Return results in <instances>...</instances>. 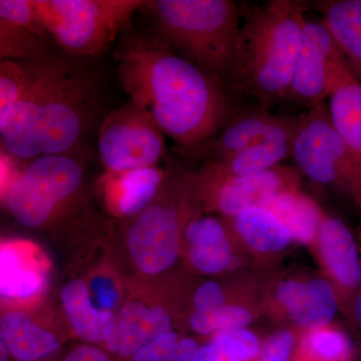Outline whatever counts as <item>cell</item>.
Masks as SVG:
<instances>
[{
    "instance_id": "obj_38",
    "label": "cell",
    "mask_w": 361,
    "mask_h": 361,
    "mask_svg": "<svg viewBox=\"0 0 361 361\" xmlns=\"http://www.w3.org/2000/svg\"><path fill=\"white\" fill-rule=\"evenodd\" d=\"M8 349H7L6 343L4 341H1V361H6L7 360V353H8Z\"/></svg>"
},
{
    "instance_id": "obj_23",
    "label": "cell",
    "mask_w": 361,
    "mask_h": 361,
    "mask_svg": "<svg viewBox=\"0 0 361 361\" xmlns=\"http://www.w3.org/2000/svg\"><path fill=\"white\" fill-rule=\"evenodd\" d=\"M1 341L18 361H37L59 348L54 334L32 322L25 313L11 311L0 319Z\"/></svg>"
},
{
    "instance_id": "obj_36",
    "label": "cell",
    "mask_w": 361,
    "mask_h": 361,
    "mask_svg": "<svg viewBox=\"0 0 361 361\" xmlns=\"http://www.w3.org/2000/svg\"><path fill=\"white\" fill-rule=\"evenodd\" d=\"M65 361H110L104 351L92 346L84 345L71 351Z\"/></svg>"
},
{
    "instance_id": "obj_22",
    "label": "cell",
    "mask_w": 361,
    "mask_h": 361,
    "mask_svg": "<svg viewBox=\"0 0 361 361\" xmlns=\"http://www.w3.org/2000/svg\"><path fill=\"white\" fill-rule=\"evenodd\" d=\"M327 101L334 127L345 145L361 179V82L353 75L342 78Z\"/></svg>"
},
{
    "instance_id": "obj_5",
    "label": "cell",
    "mask_w": 361,
    "mask_h": 361,
    "mask_svg": "<svg viewBox=\"0 0 361 361\" xmlns=\"http://www.w3.org/2000/svg\"><path fill=\"white\" fill-rule=\"evenodd\" d=\"M49 35L71 56L97 58L130 32L142 0H35Z\"/></svg>"
},
{
    "instance_id": "obj_20",
    "label": "cell",
    "mask_w": 361,
    "mask_h": 361,
    "mask_svg": "<svg viewBox=\"0 0 361 361\" xmlns=\"http://www.w3.org/2000/svg\"><path fill=\"white\" fill-rule=\"evenodd\" d=\"M190 262L206 274H215L231 263V248L224 226L214 217H199L185 231Z\"/></svg>"
},
{
    "instance_id": "obj_2",
    "label": "cell",
    "mask_w": 361,
    "mask_h": 361,
    "mask_svg": "<svg viewBox=\"0 0 361 361\" xmlns=\"http://www.w3.org/2000/svg\"><path fill=\"white\" fill-rule=\"evenodd\" d=\"M96 85L85 68L47 56L2 125L16 141L35 142L39 157L73 155L94 115Z\"/></svg>"
},
{
    "instance_id": "obj_12",
    "label": "cell",
    "mask_w": 361,
    "mask_h": 361,
    "mask_svg": "<svg viewBox=\"0 0 361 361\" xmlns=\"http://www.w3.org/2000/svg\"><path fill=\"white\" fill-rule=\"evenodd\" d=\"M299 116H280L277 122L255 144L224 160L211 161L202 176L239 177L265 172L291 157L292 139Z\"/></svg>"
},
{
    "instance_id": "obj_18",
    "label": "cell",
    "mask_w": 361,
    "mask_h": 361,
    "mask_svg": "<svg viewBox=\"0 0 361 361\" xmlns=\"http://www.w3.org/2000/svg\"><path fill=\"white\" fill-rule=\"evenodd\" d=\"M318 237L323 260L332 276L345 288H356L361 283V261L348 226L337 218H326Z\"/></svg>"
},
{
    "instance_id": "obj_21",
    "label": "cell",
    "mask_w": 361,
    "mask_h": 361,
    "mask_svg": "<svg viewBox=\"0 0 361 361\" xmlns=\"http://www.w3.org/2000/svg\"><path fill=\"white\" fill-rule=\"evenodd\" d=\"M61 304L68 324L80 338L89 342L106 341L116 317L111 311L99 310L90 302L87 285L73 280L61 291Z\"/></svg>"
},
{
    "instance_id": "obj_8",
    "label": "cell",
    "mask_w": 361,
    "mask_h": 361,
    "mask_svg": "<svg viewBox=\"0 0 361 361\" xmlns=\"http://www.w3.org/2000/svg\"><path fill=\"white\" fill-rule=\"evenodd\" d=\"M163 133L134 104L104 118L99 134V160L106 172L156 167L166 158Z\"/></svg>"
},
{
    "instance_id": "obj_26",
    "label": "cell",
    "mask_w": 361,
    "mask_h": 361,
    "mask_svg": "<svg viewBox=\"0 0 361 361\" xmlns=\"http://www.w3.org/2000/svg\"><path fill=\"white\" fill-rule=\"evenodd\" d=\"M44 37L25 25L0 18L1 59L25 61L44 56Z\"/></svg>"
},
{
    "instance_id": "obj_34",
    "label": "cell",
    "mask_w": 361,
    "mask_h": 361,
    "mask_svg": "<svg viewBox=\"0 0 361 361\" xmlns=\"http://www.w3.org/2000/svg\"><path fill=\"white\" fill-rule=\"evenodd\" d=\"M224 294L219 284L207 281L197 289L194 295L195 311H205L224 305Z\"/></svg>"
},
{
    "instance_id": "obj_24",
    "label": "cell",
    "mask_w": 361,
    "mask_h": 361,
    "mask_svg": "<svg viewBox=\"0 0 361 361\" xmlns=\"http://www.w3.org/2000/svg\"><path fill=\"white\" fill-rule=\"evenodd\" d=\"M232 218L239 236L254 250L280 251L293 240L286 226L267 207H254Z\"/></svg>"
},
{
    "instance_id": "obj_1",
    "label": "cell",
    "mask_w": 361,
    "mask_h": 361,
    "mask_svg": "<svg viewBox=\"0 0 361 361\" xmlns=\"http://www.w3.org/2000/svg\"><path fill=\"white\" fill-rule=\"evenodd\" d=\"M123 37L115 58L123 90L180 148L194 151L231 120L225 85L183 58L158 32Z\"/></svg>"
},
{
    "instance_id": "obj_27",
    "label": "cell",
    "mask_w": 361,
    "mask_h": 361,
    "mask_svg": "<svg viewBox=\"0 0 361 361\" xmlns=\"http://www.w3.org/2000/svg\"><path fill=\"white\" fill-rule=\"evenodd\" d=\"M253 320L250 311L237 305H221L212 310L195 311L190 319L192 329L202 336L228 330L246 329Z\"/></svg>"
},
{
    "instance_id": "obj_4",
    "label": "cell",
    "mask_w": 361,
    "mask_h": 361,
    "mask_svg": "<svg viewBox=\"0 0 361 361\" xmlns=\"http://www.w3.org/2000/svg\"><path fill=\"white\" fill-rule=\"evenodd\" d=\"M157 32L183 58L231 84L242 13L232 0H154Z\"/></svg>"
},
{
    "instance_id": "obj_16",
    "label": "cell",
    "mask_w": 361,
    "mask_h": 361,
    "mask_svg": "<svg viewBox=\"0 0 361 361\" xmlns=\"http://www.w3.org/2000/svg\"><path fill=\"white\" fill-rule=\"evenodd\" d=\"M279 116L273 115L264 106L237 114L215 137L192 151L193 157L211 161L229 158L264 137Z\"/></svg>"
},
{
    "instance_id": "obj_14",
    "label": "cell",
    "mask_w": 361,
    "mask_h": 361,
    "mask_svg": "<svg viewBox=\"0 0 361 361\" xmlns=\"http://www.w3.org/2000/svg\"><path fill=\"white\" fill-rule=\"evenodd\" d=\"M276 297L292 319L302 326L322 329L336 314V292L326 280L280 282Z\"/></svg>"
},
{
    "instance_id": "obj_35",
    "label": "cell",
    "mask_w": 361,
    "mask_h": 361,
    "mask_svg": "<svg viewBox=\"0 0 361 361\" xmlns=\"http://www.w3.org/2000/svg\"><path fill=\"white\" fill-rule=\"evenodd\" d=\"M200 351L201 348L194 339L183 338L178 343L170 361H199Z\"/></svg>"
},
{
    "instance_id": "obj_6",
    "label": "cell",
    "mask_w": 361,
    "mask_h": 361,
    "mask_svg": "<svg viewBox=\"0 0 361 361\" xmlns=\"http://www.w3.org/2000/svg\"><path fill=\"white\" fill-rule=\"evenodd\" d=\"M84 180L77 157L40 156L7 187V210L23 227H42L77 196Z\"/></svg>"
},
{
    "instance_id": "obj_19",
    "label": "cell",
    "mask_w": 361,
    "mask_h": 361,
    "mask_svg": "<svg viewBox=\"0 0 361 361\" xmlns=\"http://www.w3.org/2000/svg\"><path fill=\"white\" fill-rule=\"evenodd\" d=\"M322 20L341 47L349 70L361 82V0L313 2Z\"/></svg>"
},
{
    "instance_id": "obj_30",
    "label": "cell",
    "mask_w": 361,
    "mask_h": 361,
    "mask_svg": "<svg viewBox=\"0 0 361 361\" xmlns=\"http://www.w3.org/2000/svg\"><path fill=\"white\" fill-rule=\"evenodd\" d=\"M311 355L322 361H343L350 355L348 337L336 330L316 329L306 338Z\"/></svg>"
},
{
    "instance_id": "obj_10",
    "label": "cell",
    "mask_w": 361,
    "mask_h": 361,
    "mask_svg": "<svg viewBox=\"0 0 361 361\" xmlns=\"http://www.w3.org/2000/svg\"><path fill=\"white\" fill-rule=\"evenodd\" d=\"M180 214L173 202L155 199L135 216L128 233V248L145 274H158L174 264L179 253Z\"/></svg>"
},
{
    "instance_id": "obj_9",
    "label": "cell",
    "mask_w": 361,
    "mask_h": 361,
    "mask_svg": "<svg viewBox=\"0 0 361 361\" xmlns=\"http://www.w3.org/2000/svg\"><path fill=\"white\" fill-rule=\"evenodd\" d=\"M353 75L341 47L322 20H306L286 99L308 109L324 103L342 78Z\"/></svg>"
},
{
    "instance_id": "obj_11",
    "label": "cell",
    "mask_w": 361,
    "mask_h": 361,
    "mask_svg": "<svg viewBox=\"0 0 361 361\" xmlns=\"http://www.w3.org/2000/svg\"><path fill=\"white\" fill-rule=\"evenodd\" d=\"M298 169L278 165L276 167L239 177L207 178L214 186L216 208L229 217L254 207L265 206L276 195L295 190Z\"/></svg>"
},
{
    "instance_id": "obj_37",
    "label": "cell",
    "mask_w": 361,
    "mask_h": 361,
    "mask_svg": "<svg viewBox=\"0 0 361 361\" xmlns=\"http://www.w3.org/2000/svg\"><path fill=\"white\" fill-rule=\"evenodd\" d=\"M353 311H355L356 319L358 320L361 325V292L356 297L355 305H353Z\"/></svg>"
},
{
    "instance_id": "obj_17",
    "label": "cell",
    "mask_w": 361,
    "mask_h": 361,
    "mask_svg": "<svg viewBox=\"0 0 361 361\" xmlns=\"http://www.w3.org/2000/svg\"><path fill=\"white\" fill-rule=\"evenodd\" d=\"M30 243L11 242L0 251V290L8 299H28L42 293L45 285L44 263Z\"/></svg>"
},
{
    "instance_id": "obj_29",
    "label": "cell",
    "mask_w": 361,
    "mask_h": 361,
    "mask_svg": "<svg viewBox=\"0 0 361 361\" xmlns=\"http://www.w3.org/2000/svg\"><path fill=\"white\" fill-rule=\"evenodd\" d=\"M35 59L0 61V114L6 113L23 96L32 80Z\"/></svg>"
},
{
    "instance_id": "obj_25",
    "label": "cell",
    "mask_w": 361,
    "mask_h": 361,
    "mask_svg": "<svg viewBox=\"0 0 361 361\" xmlns=\"http://www.w3.org/2000/svg\"><path fill=\"white\" fill-rule=\"evenodd\" d=\"M264 207L270 209L301 243H310L319 235L323 218L314 202L297 190L276 195Z\"/></svg>"
},
{
    "instance_id": "obj_28",
    "label": "cell",
    "mask_w": 361,
    "mask_h": 361,
    "mask_svg": "<svg viewBox=\"0 0 361 361\" xmlns=\"http://www.w3.org/2000/svg\"><path fill=\"white\" fill-rule=\"evenodd\" d=\"M206 346L218 361H251L261 353L258 337L246 329L219 332Z\"/></svg>"
},
{
    "instance_id": "obj_7",
    "label": "cell",
    "mask_w": 361,
    "mask_h": 361,
    "mask_svg": "<svg viewBox=\"0 0 361 361\" xmlns=\"http://www.w3.org/2000/svg\"><path fill=\"white\" fill-rule=\"evenodd\" d=\"M291 158L299 172L319 184L341 185L361 207L360 173L334 127L326 102L299 116Z\"/></svg>"
},
{
    "instance_id": "obj_13",
    "label": "cell",
    "mask_w": 361,
    "mask_h": 361,
    "mask_svg": "<svg viewBox=\"0 0 361 361\" xmlns=\"http://www.w3.org/2000/svg\"><path fill=\"white\" fill-rule=\"evenodd\" d=\"M165 177L159 166L106 172L101 180L104 199L116 215L135 217L155 200Z\"/></svg>"
},
{
    "instance_id": "obj_3",
    "label": "cell",
    "mask_w": 361,
    "mask_h": 361,
    "mask_svg": "<svg viewBox=\"0 0 361 361\" xmlns=\"http://www.w3.org/2000/svg\"><path fill=\"white\" fill-rule=\"evenodd\" d=\"M306 6L272 0L242 13L231 87L263 104L286 99L306 20Z\"/></svg>"
},
{
    "instance_id": "obj_15",
    "label": "cell",
    "mask_w": 361,
    "mask_h": 361,
    "mask_svg": "<svg viewBox=\"0 0 361 361\" xmlns=\"http://www.w3.org/2000/svg\"><path fill=\"white\" fill-rule=\"evenodd\" d=\"M172 329V318L164 308L129 302L116 316L115 327L106 346L116 355H132L142 346Z\"/></svg>"
},
{
    "instance_id": "obj_31",
    "label": "cell",
    "mask_w": 361,
    "mask_h": 361,
    "mask_svg": "<svg viewBox=\"0 0 361 361\" xmlns=\"http://www.w3.org/2000/svg\"><path fill=\"white\" fill-rule=\"evenodd\" d=\"M0 18L25 25L44 39L49 35L35 6V0H1Z\"/></svg>"
},
{
    "instance_id": "obj_32",
    "label": "cell",
    "mask_w": 361,
    "mask_h": 361,
    "mask_svg": "<svg viewBox=\"0 0 361 361\" xmlns=\"http://www.w3.org/2000/svg\"><path fill=\"white\" fill-rule=\"evenodd\" d=\"M178 343L177 334L170 330L137 350L134 361H170Z\"/></svg>"
},
{
    "instance_id": "obj_33",
    "label": "cell",
    "mask_w": 361,
    "mask_h": 361,
    "mask_svg": "<svg viewBox=\"0 0 361 361\" xmlns=\"http://www.w3.org/2000/svg\"><path fill=\"white\" fill-rule=\"evenodd\" d=\"M295 345L290 331H281L271 336L262 348V361H288Z\"/></svg>"
}]
</instances>
